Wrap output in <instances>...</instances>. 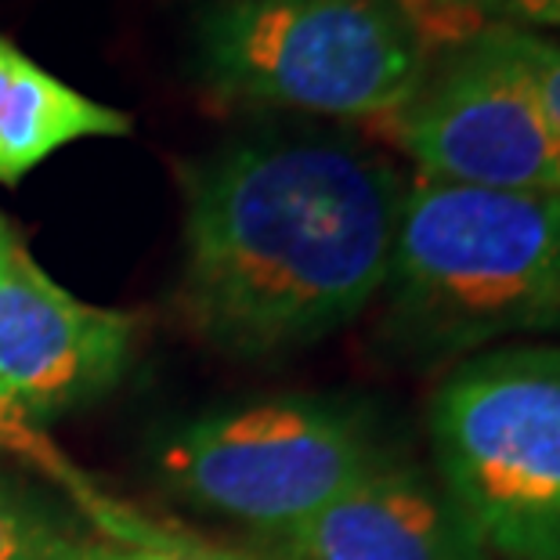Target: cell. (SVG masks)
I'll return each mask as SVG.
<instances>
[{
	"mask_svg": "<svg viewBox=\"0 0 560 560\" xmlns=\"http://www.w3.org/2000/svg\"><path fill=\"white\" fill-rule=\"evenodd\" d=\"M405 185L329 130L254 135L182 171L177 312L210 348L276 359L354 322L387 282Z\"/></svg>",
	"mask_w": 560,
	"mask_h": 560,
	"instance_id": "6da1fadb",
	"label": "cell"
},
{
	"mask_svg": "<svg viewBox=\"0 0 560 560\" xmlns=\"http://www.w3.org/2000/svg\"><path fill=\"white\" fill-rule=\"evenodd\" d=\"M387 329L416 354H470L560 326V196L416 177L387 265Z\"/></svg>",
	"mask_w": 560,
	"mask_h": 560,
	"instance_id": "7a4b0ae2",
	"label": "cell"
},
{
	"mask_svg": "<svg viewBox=\"0 0 560 560\" xmlns=\"http://www.w3.org/2000/svg\"><path fill=\"white\" fill-rule=\"evenodd\" d=\"M431 69V47L395 0H213L196 73L229 109L384 124Z\"/></svg>",
	"mask_w": 560,
	"mask_h": 560,
	"instance_id": "3957f363",
	"label": "cell"
},
{
	"mask_svg": "<svg viewBox=\"0 0 560 560\" xmlns=\"http://www.w3.org/2000/svg\"><path fill=\"white\" fill-rule=\"evenodd\" d=\"M438 481L488 557H560V348L459 362L431 401Z\"/></svg>",
	"mask_w": 560,
	"mask_h": 560,
	"instance_id": "277c9868",
	"label": "cell"
},
{
	"mask_svg": "<svg viewBox=\"0 0 560 560\" xmlns=\"http://www.w3.org/2000/svg\"><path fill=\"white\" fill-rule=\"evenodd\" d=\"M384 463L373 431L343 405L268 398L174 431L160 481L202 514L276 539Z\"/></svg>",
	"mask_w": 560,
	"mask_h": 560,
	"instance_id": "5b68a950",
	"label": "cell"
},
{
	"mask_svg": "<svg viewBox=\"0 0 560 560\" xmlns=\"http://www.w3.org/2000/svg\"><path fill=\"white\" fill-rule=\"evenodd\" d=\"M380 127L427 182L560 196L553 127L481 30L431 62L412 98Z\"/></svg>",
	"mask_w": 560,
	"mask_h": 560,
	"instance_id": "8992f818",
	"label": "cell"
},
{
	"mask_svg": "<svg viewBox=\"0 0 560 560\" xmlns=\"http://www.w3.org/2000/svg\"><path fill=\"white\" fill-rule=\"evenodd\" d=\"M138 326V315L62 290L15 229L0 224V384L37 423L120 384Z\"/></svg>",
	"mask_w": 560,
	"mask_h": 560,
	"instance_id": "52a82bcc",
	"label": "cell"
},
{
	"mask_svg": "<svg viewBox=\"0 0 560 560\" xmlns=\"http://www.w3.org/2000/svg\"><path fill=\"white\" fill-rule=\"evenodd\" d=\"M271 542L279 560H488L441 481L390 459Z\"/></svg>",
	"mask_w": 560,
	"mask_h": 560,
	"instance_id": "ba28073f",
	"label": "cell"
},
{
	"mask_svg": "<svg viewBox=\"0 0 560 560\" xmlns=\"http://www.w3.org/2000/svg\"><path fill=\"white\" fill-rule=\"evenodd\" d=\"M130 130L124 109L69 88L0 33V185H19L66 145Z\"/></svg>",
	"mask_w": 560,
	"mask_h": 560,
	"instance_id": "9c48e42d",
	"label": "cell"
},
{
	"mask_svg": "<svg viewBox=\"0 0 560 560\" xmlns=\"http://www.w3.org/2000/svg\"><path fill=\"white\" fill-rule=\"evenodd\" d=\"M0 452L11 456L15 463H22V467H33L40 478L62 488L83 514H88V521L94 524V528H98L102 542H124V546H182V542H192L188 535L166 532V528H160V524H152L149 517L135 514L130 506L116 503L113 495H105L102 488L94 485L51 438H47L44 423L33 420V416L8 395L4 384H0Z\"/></svg>",
	"mask_w": 560,
	"mask_h": 560,
	"instance_id": "30bf717a",
	"label": "cell"
},
{
	"mask_svg": "<svg viewBox=\"0 0 560 560\" xmlns=\"http://www.w3.org/2000/svg\"><path fill=\"white\" fill-rule=\"evenodd\" d=\"M80 546L51 510L0 478V560H73Z\"/></svg>",
	"mask_w": 560,
	"mask_h": 560,
	"instance_id": "8fae6325",
	"label": "cell"
},
{
	"mask_svg": "<svg viewBox=\"0 0 560 560\" xmlns=\"http://www.w3.org/2000/svg\"><path fill=\"white\" fill-rule=\"evenodd\" d=\"M481 33L524 77L546 124L553 127L560 141V40L539 37V33L517 26V22H492V26H481Z\"/></svg>",
	"mask_w": 560,
	"mask_h": 560,
	"instance_id": "7c38bea8",
	"label": "cell"
},
{
	"mask_svg": "<svg viewBox=\"0 0 560 560\" xmlns=\"http://www.w3.org/2000/svg\"><path fill=\"white\" fill-rule=\"evenodd\" d=\"M73 560H232L210 553L207 546L182 542V546H124V542H83Z\"/></svg>",
	"mask_w": 560,
	"mask_h": 560,
	"instance_id": "4fadbf2b",
	"label": "cell"
},
{
	"mask_svg": "<svg viewBox=\"0 0 560 560\" xmlns=\"http://www.w3.org/2000/svg\"><path fill=\"white\" fill-rule=\"evenodd\" d=\"M521 22H535V26L560 30V0H492Z\"/></svg>",
	"mask_w": 560,
	"mask_h": 560,
	"instance_id": "5bb4252c",
	"label": "cell"
},
{
	"mask_svg": "<svg viewBox=\"0 0 560 560\" xmlns=\"http://www.w3.org/2000/svg\"><path fill=\"white\" fill-rule=\"evenodd\" d=\"M535 560H560V557H535Z\"/></svg>",
	"mask_w": 560,
	"mask_h": 560,
	"instance_id": "9a60e30c",
	"label": "cell"
},
{
	"mask_svg": "<svg viewBox=\"0 0 560 560\" xmlns=\"http://www.w3.org/2000/svg\"><path fill=\"white\" fill-rule=\"evenodd\" d=\"M0 224H4V218H0Z\"/></svg>",
	"mask_w": 560,
	"mask_h": 560,
	"instance_id": "2e32d148",
	"label": "cell"
}]
</instances>
